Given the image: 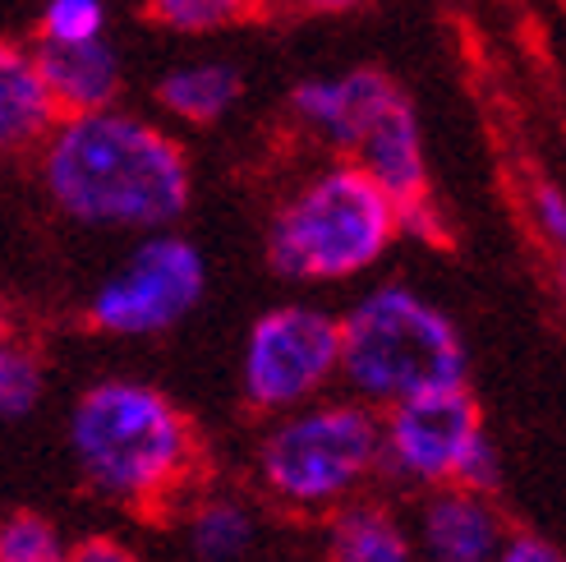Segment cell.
<instances>
[{"label": "cell", "mask_w": 566, "mask_h": 562, "mask_svg": "<svg viewBox=\"0 0 566 562\" xmlns=\"http://www.w3.org/2000/svg\"><path fill=\"white\" fill-rule=\"evenodd\" d=\"M42 185L51 204L83 227L161 231L189 208V162L138 116H70L46 138Z\"/></svg>", "instance_id": "1"}, {"label": "cell", "mask_w": 566, "mask_h": 562, "mask_svg": "<svg viewBox=\"0 0 566 562\" xmlns=\"http://www.w3.org/2000/svg\"><path fill=\"white\" fill-rule=\"evenodd\" d=\"M70 452L102 498L153 512L198 470V434L166 392L106 378L70 410Z\"/></svg>", "instance_id": "2"}, {"label": "cell", "mask_w": 566, "mask_h": 562, "mask_svg": "<svg viewBox=\"0 0 566 562\" xmlns=\"http://www.w3.org/2000/svg\"><path fill=\"white\" fill-rule=\"evenodd\" d=\"M342 374L359 402L396 406L465 383V342L433 300L378 287L342 319Z\"/></svg>", "instance_id": "3"}, {"label": "cell", "mask_w": 566, "mask_h": 562, "mask_svg": "<svg viewBox=\"0 0 566 562\" xmlns=\"http://www.w3.org/2000/svg\"><path fill=\"white\" fill-rule=\"evenodd\" d=\"M401 236V208L364 166H332L272 217L268 263L286 281H346Z\"/></svg>", "instance_id": "4"}, {"label": "cell", "mask_w": 566, "mask_h": 562, "mask_svg": "<svg viewBox=\"0 0 566 562\" xmlns=\"http://www.w3.org/2000/svg\"><path fill=\"white\" fill-rule=\"evenodd\" d=\"M387 457V434L364 402L291 410L259 447V480L291 508H336Z\"/></svg>", "instance_id": "5"}, {"label": "cell", "mask_w": 566, "mask_h": 562, "mask_svg": "<svg viewBox=\"0 0 566 562\" xmlns=\"http://www.w3.org/2000/svg\"><path fill=\"white\" fill-rule=\"evenodd\" d=\"M332 374H342V319L314 304H281L249 327L240 378L253 410H304Z\"/></svg>", "instance_id": "6"}, {"label": "cell", "mask_w": 566, "mask_h": 562, "mask_svg": "<svg viewBox=\"0 0 566 562\" xmlns=\"http://www.w3.org/2000/svg\"><path fill=\"white\" fill-rule=\"evenodd\" d=\"M203 291V254L180 236H153L97 287L88 319L111 336H153L198 309Z\"/></svg>", "instance_id": "7"}, {"label": "cell", "mask_w": 566, "mask_h": 562, "mask_svg": "<svg viewBox=\"0 0 566 562\" xmlns=\"http://www.w3.org/2000/svg\"><path fill=\"white\" fill-rule=\"evenodd\" d=\"M382 434H387L391 470L406 475L415 485H433V489L461 485L474 447L489 438L465 383L419 392L410 402H396L387 410Z\"/></svg>", "instance_id": "8"}, {"label": "cell", "mask_w": 566, "mask_h": 562, "mask_svg": "<svg viewBox=\"0 0 566 562\" xmlns=\"http://www.w3.org/2000/svg\"><path fill=\"white\" fill-rule=\"evenodd\" d=\"M359 166L369 171L401 208V231H415L423 240H442V227L433 217L429 199V166H423V144H419V121L406 102V93L396 97L378 125L364 134V144L355 148Z\"/></svg>", "instance_id": "9"}, {"label": "cell", "mask_w": 566, "mask_h": 562, "mask_svg": "<svg viewBox=\"0 0 566 562\" xmlns=\"http://www.w3.org/2000/svg\"><path fill=\"white\" fill-rule=\"evenodd\" d=\"M401 97V89L382 70H350L342 79H308L291 93V106L304 125H314L327 144L359 148L364 134L378 125L382 111Z\"/></svg>", "instance_id": "10"}, {"label": "cell", "mask_w": 566, "mask_h": 562, "mask_svg": "<svg viewBox=\"0 0 566 562\" xmlns=\"http://www.w3.org/2000/svg\"><path fill=\"white\" fill-rule=\"evenodd\" d=\"M419 544L429 562H497L506 549L502 517L484 493L470 489H438L423 502Z\"/></svg>", "instance_id": "11"}, {"label": "cell", "mask_w": 566, "mask_h": 562, "mask_svg": "<svg viewBox=\"0 0 566 562\" xmlns=\"http://www.w3.org/2000/svg\"><path fill=\"white\" fill-rule=\"evenodd\" d=\"M38 65L51 83L55 102H61L65 116H93V111H106L116 102L120 89V65L116 51H111L102 38L97 42H51L42 38L33 46Z\"/></svg>", "instance_id": "12"}, {"label": "cell", "mask_w": 566, "mask_h": 562, "mask_svg": "<svg viewBox=\"0 0 566 562\" xmlns=\"http://www.w3.org/2000/svg\"><path fill=\"white\" fill-rule=\"evenodd\" d=\"M55 102L51 83L38 65L33 51H0V144L6 148H28L42 144L55 125Z\"/></svg>", "instance_id": "13"}, {"label": "cell", "mask_w": 566, "mask_h": 562, "mask_svg": "<svg viewBox=\"0 0 566 562\" xmlns=\"http://www.w3.org/2000/svg\"><path fill=\"white\" fill-rule=\"evenodd\" d=\"M327 562H410V540L378 502H346L327 530Z\"/></svg>", "instance_id": "14"}, {"label": "cell", "mask_w": 566, "mask_h": 562, "mask_svg": "<svg viewBox=\"0 0 566 562\" xmlns=\"http://www.w3.org/2000/svg\"><path fill=\"white\" fill-rule=\"evenodd\" d=\"M240 97V74L231 65H185L157 83V102L180 121L208 125Z\"/></svg>", "instance_id": "15"}, {"label": "cell", "mask_w": 566, "mask_h": 562, "mask_svg": "<svg viewBox=\"0 0 566 562\" xmlns=\"http://www.w3.org/2000/svg\"><path fill=\"white\" fill-rule=\"evenodd\" d=\"M253 544V517L231 498H212L189 517V549L198 562H235Z\"/></svg>", "instance_id": "16"}, {"label": "cell", "mask_w": 566, "mask_h": 562, "mask_svg": "<svg viewBox=\"0 0 566 562\" xmlns=\"http://www.w3.org/2000/svg\"><path fill=\"white\" fill-rule=\"evenodd\" d=\"M253 6L259 0H148V19L171 33H212V28L249 19Z\"/></svg>", "instance_id": "17"}, {"label": "cell", "mask_w": 566, "mask_h": 562, "mask_svg": "<svg viewBox=\"0 0 566 562\" xmlns=\"http://www.w3.org/2000/svg\"><path fill=\"white\" fill-rule=\"evenodd\" d=\"M42 383H46V370L38 351H28L23 342H6L0 351V410L6 419H23L42 402Z\"/></svg>", "instance_id": "18"}, {"label": "cell", "mask_w": 566, "mask_h": 562, "mask_svg": "<svg viewBox=\"0 0 566 562\" xmlns=\"http://www.w3.org/2000/svg\"><path fill=\"white\" fill-rule=\"evenodd\" d=\"M0 562H70L55 525L38 512H14L0 525Z\"/></svg>", "instance_id": "19"}, {"label": "cell", "mask_w": 566, "mask_h": 562, "mask_svg": "<svg viewBox=\"0 0 566 562\" xmlns=\"http://www.w3.org/2000/svg\"><path fill=\"white\" fill-rule=\"evenodd\" d=\"M106 10L102 0H51L42 14V38L51 42H97Z\"/></svg>", "instance_id": "20"}, {"label": "cell", "mask_w": 566, "mask_h": 562, "mask_svg": "<svg viewBox=\"0 0 566 562\" xmlns=\"http://www.w3.org/2000/svg\"><path fill=\"white\" fill-rule=\"evenodd\" d=\"M534 221H539V231L557 249H566V194L562 189H553V185L534 189Z\"/></svg>", "instance_id": "21"}, {"label": "cell", "mask_w": 566, "mask_h": 562, "mask_svg": "<svg viewBox=\"0 0 566 562\" xmlns=\"http://www.w3.org/2000/svg\"><path fill=\"white\" fill-rule=\"evenodd\" d=\"M70 562H138L134 549H125L120 540H111V535H88V540H78L70 549Z\"/></svg>", "instance_id": "22"}, {"label": "cell", "mask_w": 566, "mask_h": 562, "mask_svg": "<svg viewBox=\"0 0 566 562\" xmlns=\"http://www.w3.org/2000/svg\"><path fill=\"white\" fill-rule=\"evenodd\" d=\"M497 562H566L544 535H512Z\"/></svg>", "instance_id": "23"}, {"label": "cell", "mask_w": 566, "mask_h": 562, "mask_svg": "<svg viewBox=\"0 0 566 562\" xmlns=\"http://www.w3.org/2000/svg\"><path fill=\"white\" fill-rule=\"evenodd\" d=\"M295 6H304V10H318V14H342V10L364 6V0H295Z\"/></svg>", "instance_id": "24"}, {"label": "cell", "mask_w": 566, "mask_h": 562, "mask_svg": "<svg viewBox=\"0 0 566 562\" xmlns=\"http://www.w3.org/2000/svg\"><path fill=\"white\" fill-rule=\"evenodd\" d=\"M562 291H566V249H562Z\"/></svg>", "instance_id": "25"}]
</instances>
